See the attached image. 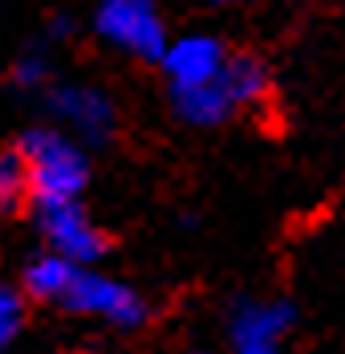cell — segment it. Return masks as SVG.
Segmentation results:
<instances>
[{
    "instance_id": "8992f818",
    "label": "cell",
    "mask_w": 345,
    "mask_h": 354,
    "mask_svg": "<svg viewBox=\"0 0 345 354\" xmlns=\"http://www.w3.org/2000/svg\"><path fill=\"white\" fill-rule=\"evenodd\" d=\"M49 110L66 127L69 139L77 142H106L118 122L110 94H102L98 86H57L49 94Z\"/></svg>"
},
{
    "instance_id": "5b68a950",
    "label": "cell",
    "mask_w": 345,
    "mask_h": 354,
    "mask_svg": "<svg viewBox=\"0 0 345 354\" xmlns=\"http://www.w3.org/2000/svg\"><path fill=\"white\" fill-rule=\"evenodd\" d=\"M293 301L268 297V301H240L228 322V346L232 354H280L293 330Z\"/></svg>"
},
{
    "instance_id": "ba28073f",
    "label": "cell",
    "mask_w": 345,
    "mask_h": 354,
    "mask_svg": "<svg viewBox=\"0 0 345 354\" xmlns=\"http://www.w3.org/2000/svg\"><path fill=\"white\" fill-rule=\"evenodd\" d=\"M171 102L175 114L191 127H219L236 114V102H232V94L219 77L207 82V86H195V90H171Z\"/></svg>"
},
{
    "instance_id": "9c48e42d",
    "label": "cell",
    "mask_w": 345,
    "mask_h": 354,
    "mask_svg": "<svg viewBox=\"0 0 345 354\" xmlns=\"http://www.w3.org/2000/svg\"><path fill=\"white\" fill-rule=\"evenodd\" d=\"M219 82L228 86L236 110H248V106H260L268 98V70L256 53H228V66L219 73Z\"/></svg>"
},
{
    "instance_id": "6da1fadb",
    "label": "cell",
    "mask_w": 345,
    "mask_h": 354,
    "mask_svg": "<svg viewBox=\"0 0 345 354\" xmlns=\"http://www.w3.org/2000/svg\"><path fill=\"white\" fill-rule=\"evenodd\" d=\"M21 293H29L33 301H49L57 310L81 314V318H98L118 330H135L146 322V301L118 277H106L94 265H73L53 252H41L25 265Z\"/></svg>"
},
{
    "instance_id": "3957f363",
    "label": "cell",
    "mask_w": 345,
    "mask_h": 354,
    "mask_svg": "<svg viewBox=\"0 0 345 354\" xmlns=\"http://www.w3.org/2000/svg\"><path fill=\"white\" fill-rule=\"evenodd\" d=\"M94 29L110 45L146 62H163L167 53V25L159 17V0H98Z\"/></svg>"
},
{
    "instance_id": "4fadbf2b",
    "label": "cell",
    "mask_w": 345,
    "mask_h": 354,
    "mask_svg": "<svg viewBox=\"0 0 345 354\" xmlns=\"http://www.w3.org/2000/svg\"><path fill=\"white\" fill-rule=\"evenodd\" d=\"M215 4H236V0H215Z\"/></svg>"
},
{
    "instance_id": "52a82bcc",
    "label": "cell",
    "mask_w": 345,
    "mask_h": 354,
    "mask_svg": "<svg viewBox=\"0 0 345 354\" xmlns=\"http://www.w3.org/2000/svg\"><path fill=\"white\" fill-rule=\"evenodd\" d=\"M228 66V49L207 33H187L179 41H167V53H163V70L171 90H195L215 82Z\"/></svg>"
},
{
    "instance_id": "277c9868",
    "label": "cell",
    "mask_w": 345,
    "mask_h": 354,
    "mask_svg": "<svg viewBox=\"0 0 345 354\" xmlns=\"http://www.w3.org/2000/svg\"><path fill=\"white\" fill-rule=\"evenodd\" d=\"M37 228L53 257L73 265H94L106 257V232L90 220L81 200L69 204H37Z\"/></svg>"
},
{
    "instance_id": "30bf717a",
    "label": "cell",
    "mask_w": 345,
    "mask_h": 354,
    "mask_svg": "<svg viewBox=\"0 0 345 354\" xmlns=\"http://www.w3.org/2000/svg\"><path fill=\"white\" fill-rule=\"evenodd\" d=\"M29 196V171L21 151H0V208H17Z\"/></svg>"
},
{
    "instance_id": "7c38bea8",
    "label": "cell",
    "mask_w": 345,
    "mask_h": 354,
    "mask_svg": "<svg viewBox=\"0 0 345 354\" xmlns=\"http://www.w3.org/2000/svg\"><path fill=\"white\" fill-rule=\"evenodd\" d=\"M12 82H17L21 90H41V86L49 82V62H45L41 53H25V57L12 66Z\"/></svg>"
},
{
    "instance_id": "7a4b0ae2",
    "label": "cell",
    "mask_w": 345,
    "mask_h": 354,
    "mask_svg": "<svg viewBox=\"0 0 345 354\" xmlns=\"http://www.w3.org/2000/svg\"><path fill=\"white\" fill-rule=\"evenodd\" d=\"M25 171H29V196L37 204H69L81 200V187L90 179V159L81 142L69 139L57 127H33L17 142Z\"/></svg>"
},
{
    "instance_id": "8fae6325",
    "label": "cell",
    "mask_w": 345,
    "mask_h": 354,
    "mask_svg": "<svg viewBox=\"0 0 345 354\" xmlns=\"http://www.w3.org/2000/svg\"><path fill=\"white\" fill-rule=\"evenodd\" d=\"M25 326V293L17 285L0 281V354L12 346V338L21 334Z\"/></svg>"
}]
</instances>
